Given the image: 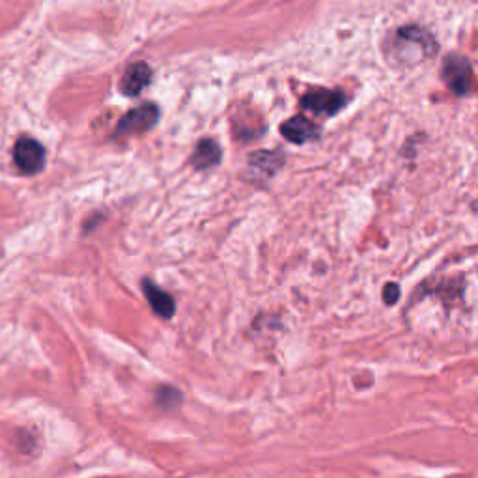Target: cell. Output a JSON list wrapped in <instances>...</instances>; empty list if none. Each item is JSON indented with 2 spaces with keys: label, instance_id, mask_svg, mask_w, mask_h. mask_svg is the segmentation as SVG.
Returning <instances> with one entry per match:
<instances>
[{
  "label": "cell",
  "instance_id": "7",
  "mask_svg": "<svg viewBox=\"0 0 478 478\" xmlns=\"http://www.w3.org/2000/svg\"><path fill=\"white\" fill-rule=\"evenodd\" d=\"M280 131H282L284 139H288L290 142H294V144H305V142L317 137V127L303 116L290 118L288 122L282 124Z\"/></svg>",
  "mask_w": 478,
  "mask_h": 478
},
{
  "label": "cell",
  "instance_id": "3",
  "mask_svg": "<svg viewBox=\"0 0 478 478\" xmlns=\"http://www.w3.org/2000/svg\"><path fill=\"white\" fill-rule=\"evenodd\" d=\"M443 78L455 94L465 96L471 90V81H473L471 64L464 57L450 55L443 66Z\"/></svg>",
  "mask_w": 478,
  "mask_h": 478
},
{
  "label": "cell",
  "instance_id": "1",
  "mask_svg": "<svg viewBox=\"0 0 478 478\" xmlns=\"http://www.w3.org/2000/svg\"><path fill=\"white\" fill-rule=\"evenodd\" d=\"M159 120V109L155 103H144L141 107L129 111L116 125L115 129V137L124 139L131 135H141V133L150 131L155 127Z\"/></svg>",
  "mask_w": 478,
  "mask_h": 478
},
{
  "label": "cell",
  "instance_id": "4",
  "mask_svg": "<svg viewBox=\"0 0 478 478\" xmlns=\"http://www.w3.org/2000/svg\"><path fill=\"white\" fill-rule=\"evenodd\" d=\"M301 103L303 109L314 115L333 116L344 107V105H346V96L336 90H314L308 92Z\"/></svg>",
  "mask_w": 478,
  "mask_h": 478
},
{
  "label": "cell",
  "instance_id": "10",
  "mask_svg": "<svg viewBox=\"0 0 478 478\" xmlns=\"http://www.w3.org/2000/svg\"><path fill=\"white\" fill-rule=\"evenodd\" d=\"M181 402H183V394L176 387H170V385L159 387L157 404L161 406L163 409H176Z\"/></svg>",
  "mask_w": 478,
  "mask_h": 478
},
{
  "label": "cell",
  "instance_id": "6",
  "mask_svg": "<svg viewBox=\"0 0 478 478\" xmlns=\"http://www.w3.org/2000/svg\"><path fill=\"white\" fill-rule=\"evenodd\" d=\"M142 290L153 312L157 316H161L163 320H170V317L176 314V301L169 291H165L161 286H157L153 280L148 279L142 282Z\"/></svg>",
  "mask_w": 478,
  "mask_h": 478
},
{
  "label": "cell",
  "instance_id": "11",
  "mask_svg": "<svg viewBox=\"0 0 478 478\" xmlns=\"http://www.w3.org/2000/svg\"><path fill=\"white\" fill-rule=\"evenodd\" d=\"M398 299H400V286H398L396 282H387L383 288L385 305H394Z\"/></svg>",
  "mask_w": 478,
  "mask_h": 478
},
{
  "label": "cell",
  "instance_id": "2",
  "mask_svg": "<svg viewBox=\"0 0 478 478\" xmlns=\"http://www.w3.org/2000/svg\"><path fill=\"white\" fill-rule=\"evenodd\" d=\"M14 163L21 174H40L45 167V148L32 137H21L14 146Z\"/></svg>",
  "mask_w": 478,
  "mask_h": 478
},
{
  "label": "cell",
  "instance_id": "9",
  "mask_svg": "<svg viewBox=\"0 0 478 478\" xmlns=\"http://www.w3.org/2000/svg\"><path fill=\"white\" fill-rule=\"evenodd\" d=\"M280 165H282V155L275 152H258L251 155V170L256 172V176L262 179L271 178Z\"/></svg>",
  "mask_w": 478,
  "mask_h": 478
},
{
  "label": "cell",
  "instance_id": "8",
  "mask_svg": "<svg viewBox=\"0 0 478 478\" xmlns=\"http://www.w3.org/2000/svg\"><path fill=\"white\" fill-rule=\"evenodd\" d=\"M219 161H221V148L217 146L216 141H211V139L200 141L191 157V163L197 170H207L211 167L219 165Z\"/></svg>",
  "mask_w": 478,
  "mask_h": 478
},
{
  "label": "cell",
  "instance_id": "5",
  "mask_svg": "<svg viewBox=\"0 0 478 478\" xmlns=\"http://www.w3.org/2000/svg\"><path fill=\"white\" fill-rule=\"evenodd\" d=\"M152 81V69L146 62H137L131 64L120 81V92L127 97L139 96Z\"/></svg>",
  "mask_w": 478,
  "mask_h": 478
}]
</instances>
